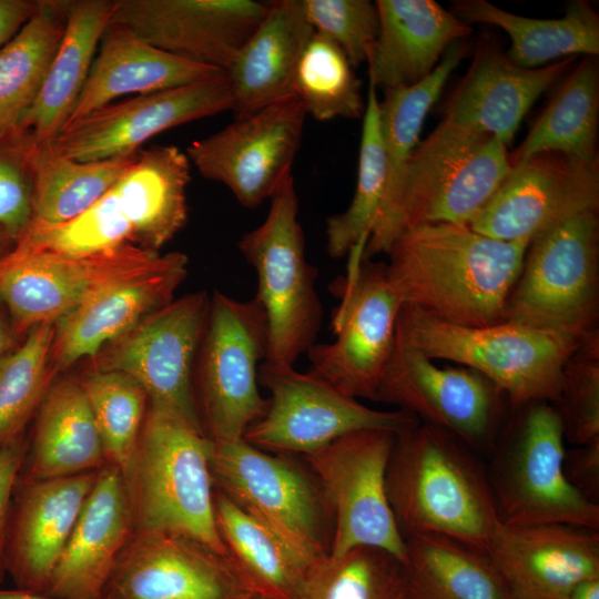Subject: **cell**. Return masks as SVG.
I'll return each mask as SVG.
<instances>
[{"instance_id":"obj_33","label":"cell","mask_w":599,"mask_h":599,"mask_svg":"<svg viewBox=\"0 0 599 599\" xmlns=\"http://www.w3.org/2000/svg\"><path fill=\"white\" fill-rule=\"evenodd\" d=\"M108 465L90 405L79 380L50 386L35 424L29 480L98 471Z\"/></svg>"},{"instance_id":"obj_42","label":"cell","mask_w":599,"mask_h":599,"mask_svg":"<svg viewBox=\"0 0 599 599\" xmlns=\"http://www.w3.org/2000/svg\"><path fill=\"white\" fill-rule=\"evenodd\" d=\"M292 93L318 121L363 118L361 81L343 50L314 31L295 69Z\"/></svg>"},{"instance_id":"obj_36","label":"cell","mask_w":599,"mask_h":599,"mask_svg":"<svg viewBox=\"0 0 599 599\" xmlns=\"http://www.w3.org/2000/svg\"><path fill=\"white\" fill-rule=\"evenodd\" d=\"M404 539L410 599H512L486 552L438 534Z\"/></svg>"},{"instance_id":"obj_5","label":"cell","mask_w":599,"mask_h":599,"mask_svg":"<svg viewBox=\"0 0 599 599\" xmlns=\"http://www.w3.org/2000/svg\"><path fill=\"white\" fill-rule=\"evenodd\" d=\"M397 332L428 358L478 372L506 396L509 408L558 399L565 364L579 345L570 337L510 322L463 326L403 305Z\"/></svg>"},{"instance_id":"obj_3","label":"cell","mask_w":599,"mask_h":599,"mask_svg":"<svg viewBox=\"0 0 599 599\" xmlns=\"http://www.w3.org/2000/svg\"><path fill=\"white\" fill-rule=\"evenodd\" d=\"M190 167L186 153L175 145L139 151L87 211L58 225L28 227L11 252L87 255L125 245L159 252L186 223Z\"/></svg>"},{"instance_id":"obj_32","label":"cell","mask_w":599,"mask_h":599,"mask_svg":"<svg viewBox=\"0 0 599 599\" xmlns=\"http://www.w3.org/2000/svg\"><path fill=\"white\" fill-rule=\"evenodd\" d=\"M112 11L113 0H69L61 42L35 101L20 123L39 144L50 143L69 122Z\"/></svg>"},{"instance_id":"obj_2","label":"cell","mask_w":599,"mask_h":599,"mask_svg":"<svg viewBox=\"0 0 599 599\" xmlns=\"http://www.w3.org/2000/svg\"><path fill=\"white\" fill-rule=\"evenodd\" d=\"M386 493L404 538L438 534L487 552L499 522L487 469L449 434L422 422L398 434Z\"/></svg>"},{"instance_id":"obj_22","label":"cell","mask_w":599,"mask_h":599,"mask_svg":"<svg viewBox=\"0 0 599 599\" xmlns=\"http://www.w3.org/2000/svg\"><path fill=\"white\" fill-rule=\"evenodd\" d=\"M268 7L255 0H113L110 23L158 49L225 71Z\"/></svg>"},{"instance_id":"obj_10","label":"cell","mask_w":599,"mask_h":599,"mask_svg":"<svg viewBox=\"0 0 599 599\" xmlns=\"http://www.w3.org/2000/svg\"><path fill=\"white\" fill-rule=\"evenodd\" d=\"M267 344L266 317L255 297L238 301L214 292L195 389L203 430L212 441L238 440L263 416L267 399L258 389V369Z\"/></svg>"},{"instance_id":"obj_41","label":"cell","mask_w":599,"mask_h":599,"mask_svg":"<svg viewBox=\"0 0 599 599\" xmlns=\"http://www.w3.org/2000/svg\"><path fill=\"white\" fill-rule=\"evenodd\" d=\"M292 599H410L404 562L375 547L328 554L309 569Z\"/></svg>"},{"instance_id":"obj_19","label":"cell","mask_w":599,"mask_h":599,"mask_svg":"<svg viewBox=\"0 0 599 599\" xmlns=\"http://www.w3.org/2000/svg\"><path fill=\"white\" fill-rule=\"evenodd\" d=\"M225 72L169 89L111 102L68 123L48 144L58 155L100 161L135 154L154 135L177 125L232 111Z\"/></svg>"},{"instance_id":"obj_1","label":"cell","mask_w":599,"mask_h":599,"mask_svg":"<svg viewBox=\"0 0 599 599\" xmlns=\"http://www.w3.org/2000/svg\"><path fill=\"white\" fill-rule=\"evenodd\" d=\"M529 242H505L455 223L403 231L387 252V278L403 305L463 326L505 321Z\"/></svg>"},{"instance_id":"obj_18","label":"cell","mask_w":599,"mask_h":599,"mask_svg":"<svg viewBox=\"0 0 599 599\" xmlns=\"http://www.w3.org/2000/svg\"><path fill=\"white\" fill-rule=\"evenodd\" d=\"M306 115L290 94L193 141L185 153L203 177L224 184L242 206L254 209L292 173Z\"/></svg>"},{"instance_id":"obj_12","label":"cell","mask_w":599,"mask_h":599,"mask_svg":"<svg viewBox=\"0 0 599 599\" xmlns=\"http://www.w3.org/2000/svg\"><path fill=\"white\" fill-rule=\"evenodd\" d=\"M397 435L358 430L304 455L333 516L329 556L375 547L404 562L405 539L386 493V469Z\"/></svg>"},{"instance_id":"obj_21","label":"cell","mask_w":599,"mask_h":599,"mask_svg":"<svg viewBox=\"0 0 599 599\" xmlns=\"http://www.w3.org/2000/svg\"><path fill=\"white\" fill-rule=\"evenodd\" d=\"M229 557L190 538L133 534L120 554L102 599H252Z\"/></svg>"},{"instance_id":"obj_55","label":"cell","mask_w":599,"mask_h":599,"mask_svg":"<svg viewBox=\"0 0 599 599\" xmlns=\"http://www.w3.org/2000/svg\"><path fill=\"white\" fill-rule=\"evenodd\" d=\"M252 599H264V598L256 596V597H254Z\"/></svg>"},{"instance_id":"obj_16","label":"cell","mask_w":599,"mask_h":599,"mask_svg":"<svg viewBox=\"0 0 599 599\" xmlns=\"http://www.w3.org/2000/svg\"><path fill=\"white\" fill-rule=\"evenodd\" d=\"M209 305L210 298L204 292L171 301L106 345L93 357V370L128 375L144 389L149 405L170 412L203 430L193 365Z\"/></svg>"},{"instance_id":"obj_48","label":"cell","mask_w":599,"mask_h":599,"mask_svg":"<svg viewBox=\"0 0 599 599\" xmlns=\"http://www.w3.org/2000/svg\"><path fill=\"white\" fill-rule=\"evenodd\" d=\"M562 471L585 499L599 505V440L566 449Z\"/></svg>"},{"instance_id":"obj_54","label":"cell","mask_w":599,"mask_h":599,"mask_svg":"<svg viewBox=\"0 0 599 599\" xmlns=\"http://www.w3.org/2000/svg\"><path fill=\"white\" fill-rule=\"evenodd\" d=\"M9 335L0 318V361L8 354Z\"/></svg>"},{"instance_id":"obj_53","label":"cell","mask_w":599,"mask_h":599,"mask_svg":"<svg viewBox=\"0 0 599 599\" xmlns=\"http://www.w3.org/2000/svg\"><path fill=\"white\" fill-rule=\"evenodd\" d=\"M14 246V240L7 232L0 230V256L9 253Z\"/></svg>"},{"instance_id":"obj_34","label":"cell","mask_w":599,"mask_h":599,"mask_svg":"<svg viewBox=\"0 0 599 599\" xmlns=\"http://www.w3.org/2000/svg\"><path fill=\"white\" fill-rule=\"evenodd\" d=\"M214 510L229 558L254 593L292 599L318 559L300 551L216 488Z\"/></svg>"},{"instance_id":"obj_27","label":"cell","mask_w":599,"mask_h":599,"mask_svg":"<svg viewBox=\"0 0 599 599\" xmlns=\"http://www.w3.org/2000/svg\"><path fill=\"white\" fill-rule=\"evenodd\" d=\"M98 471L29 480L7 550V569L19 588L45 592Z\"/></svg>"},{"instance_id":"obj_45","label":"cell","mask_w":599,"mask_h":599,"mask_svg":"<svg viewBox=\"0 0 599 599\" xmlns=\"http://www.w3.org/2000/svg\"><path fill=\"white\" fill-rule=\"evenodd\" d=\"M565 441L582 446L599 440V331L580 342L565 364L558 399Z\"/></svg>"},{"instance_id":"obj_24","label":"cell","mask_w":599,"mask_h":599,"mask_svg":"<svg viewBox=\"0 0 599 599\" xmlns=\"http://www.w3.org/2000/svg\"><path fill=\"white\" fill-rule=\"evenodd\" d=\"M132 536L123 475L108 464L98 471L45 593L59 599H102L116 560Z\"/></svg>"},{"instance_id":"obj_25","label":"cell","mask_w":599,"mask_h":599,"mask_svg":"<svg viewBox=\"0 0 599 599\" xmlns=\"http://www.w3.org/2000/svg\"><path fill=\"white\" fill-rule=\"evenodd\" d=\"M187 273L180 253L167 266L110 286L54 323L50 366L55 375L82 358H93L140 321L173 301Z\"/></svg>"},{"instance_id":"obj_13","label":"cell","mask_w":599,"mask_h":599,"mask_svg":"<svg viewBox=\"0 0 599 599\" xmlns=\"http://www.w3.org/2000/svg\"><path fill=\"white\" fill-rule=\"evenodd\" d=\"M258 383L270 393L267 407L243 438L275 454L306 455L354 432L383 429L400 434L419 423L403 409L365 406L315 374L297 372L293 366L264 361Z\"/></svg>"},{"instance_id":"obj_29","label":"cell","mask_w":599,"mask_h":599,"mask_svg":"<svg viewBox=\"0 0 599 599\" xmlns=\"http://www.w3.org/2000/svg\"><path fill=\"white\" fill-rule=\"evenodd\" d=\"M468 48L469 44L463 40L453 43L424 80L410 87L384 91L378 105L386 159V189L364 251V260L387 254L402 232L399 211L407 163L419 143L428 111Z\"/></svg>"},{"instance_id":"obj_17","label":"cell","mask_w":599,"mask_h":599,"mask_svg":"<svg viewBox=\"0 0 599 599\" xmlns=\"http://www.w3.org/2000/svg\"><path fill=\"white\" fill-rule=\"evenodd\" d=\"M333 291L339 298L332 317L334 341L308 348L309 372L349 397L375 400L403 303L385 264L369 260L353 276L336 280Z\"/></svg>"},{"instance_id":"obj_20","label":"cell","mask_w":599,"mask_h":599,"mask_svg":"<svg viewBox=\"0 0 599 599\" xmlns=\"http://www.w3.org/2000/svg\"><path fill=\"white\" fill-rule=\"evenodd\" d=\"M598 207V162L546 152L514 165L469 226L499 241L530 244L575 215Z\"/></svg>"},{"instance_id":"obj_35","label":"cell","mask_w":599,"mask_h":599,"mask_svg":"<svg viewBox=\"0 0 599 599\" xmlns=\"http://www.w3.org/2000/svg\"><path fill=\"white\" fill-rule=\"evenodd\" d=\"M453 13L466 23L481 22L506 31L511 47L506 54L516 67L536 69L559 58L599 53V16L587 1L569 4L560 19L518 16L485 0H461Z\"/></svg>"},{"instance_id":"obj_37","label":"cell","mask_w":599,"mask_h":599,"mask_svg":"<svg viewBox=\"0 0 599 599\" xmlns=\"http://www.w3.org/2000/svg\"><path fill=\"white\" fill-rule=\"evenodd\" d=\"M599 69L596 57H585L511 154V166L554 152L586 163L598 162Z\"/></svg>"},{"instance_id":"obj_50","label":"cell","mask_w":599,"mask_h":599,"mask_svg":"<svg viewBox=\"0 0 599 599\" xmlns=\"http://www.w3.org/2000/svg\"><path fill=\"white\" fill-rule=\"evenodd\" d=\"M39 3L40 0H0V49L32 17Z\"/></svg>"},{"instance_id":"obj_31","label":"cell","mask_w":599,"mask_h":599,"mask_svg":"<svg viewBox=\"0 0 599 599\" xmlns=\"http://www.w3.org/2000/svg\"><path fill=\"white\" fill-rule=\"evenodd\" d=\"M222 72L158 49L125 28L109 23L68 123L125 94L169 90Z\"/></svg>"},{"instance_id":"obj_28","label":"cell","mask_w":599,"mask_h":599,"mask_svg":"<svg viewBox=\"0 0 599 599\" xmlns=\"http://www.w3.org/2000/svg\"><path fill=\"white\" fill-rule=\"evenodd\" d=\"M375 4L379 31L367 64L369 83L376 90L420 82L453 43L473 32L434 0H377Z\"/></svg>"},{"instance_id":"obj_38","label":"cell","mask_w":599,"mask_h":599,"mask_svg":"<svg viewBox=\"0 0 599 599\" xmlns=\"http://www.w3.org/2000/svg\"><path fill=\"white\" fill-rule=\"evenodd\" d=\"M69 0H40L37 11L0 49V133L20 126L61 42Z\"/></svg>"},{"instance_id":"obj_8","label":"cell","mask_w":599,"mask_h":599,"mask_svg":"<svg viewBox=\"0 0 599 599\" xmlns=\"http://www.w3.org/2000/svg\"><path fill=\"white\" fill-rule=\"evenodd\" d=\"M599 220L588 211L528 246L505 321L580 342L598 329Z\"/></svg>"},{"instance_id":"obj_52","label":"cell","mask_w":599,"mask_h":599,"mask_svg":"<svg viewBox=\"0 0 599 599\" xmlns=\"http://www.w3.org/2000/svg\"><path fill=\"white\" fill-rule=\"evenodd\" d=\"M0 599H59L45 592L34 591L30 589H0Z\"/></svg>"},{"instance_id":"obj_44","label":"cell","mask_w":599,"mask_h":599,"mask_svg":"<svg viewBox=\"0 0 599 599\" xmlns=\"http://www.w3.org/2000/svg\"><path fill=\"white\" fill-rule=\"evenodd\" d=\"M90 405L108 464L124 471L141 435L149 399L120 372L92 370L79 380Z\"/></svg>"},{"instance_id":"obj_7","label":"cell","mask_w":599,"mask_h":599,"mask_svg":"<svg viewBox=\"0 0 599 599\" xmlns=\"http://www.w3.org/2000/svg\"><path fill=\"white\" fill-rule=\"evenodd\" d=\"M270 200L264 222L246 232L237 247L257 274L255 298L265 314L268 331L265 361L294 366L315 344L322 322V305L315 288L317 271L305 256L292 173Z\"/></svg>"},{"instance_id":"obj_30","label":"cell","mask_w":599,"mask_h":599,"mask_svg":"<svg viewBox=\"0 0 599 599\" xmlns=\"http://www.w3.org/2000/svg\"><path fill=\"white\" fill-rule=\"evenodd\" d=\"M314 29L303 0H276L224 71L235 118L292 93L296 65Z\"/></svg>"},{"instance_id":"obj_23","label":"cell","mask_w":599,"mask_h":599,"mask_svg":"<svg viewBox=\"0 0 599 599\" xmlns=\"http://www.w3.org/2000/svg\"><path fill=\"white\" fill-rule=\"evenodd\" d=\"M486 554L512 599H566L599 578V531L580 526L498 522Z\"/></svg>"},{"instance_id":"obj_14","label":"cell","mask_w":599,"mask_h":599,"mask_svg":"<svg viewBox=\"0 0 599 599\" xmlns=\"http://www.w3.org/2000/svg\"><path fill=\"white\" fill-rule=\"evenodd\" d=\"M179 254L135 245L87 255L10 251L0 256V300L16 329L30 331L55 323L110 286L167 266Z\"/></svg>"},{"instance_id":"obj_4","label":"cell","mask_w":599,"mask_h":599,"mask_svg":"<svg viewBox=\"0 0 599 599\" xmlns=\"http://www.w3.org/2000/svg\"><path fill=\"white\" fill-rule=\"evenodd\" d=\"M212 449L203 430L148 406L135 451L121 471L133 534L179 535L229 557L215 519Z\"/></svg>"},{"instance_id":"obj_49","label":"cell","mask_w":599,"mask_h":599,"mask_svg":"<svg viewBox=\"0 0 599 599\" xmlns=\"http://www.w3.org/2000/svg\"><path fill=\"white\" fill-rule=\"evenodd\" d=\"M21 438L0 450V579L7 569L10 504L13 487L23 463Z\"/></svg>"},{"instance_id":"obj_47","label":"cell","mask_w":599,"mask_h":599,"mask_svg":"<svg viewBox=\"0 0 599 599\" xmlns=\"http://www.w3.org/2000/svg\"><path fill=\"white\" fill-rule=\"evenodd\" d=\"M314 31L336 43L353 68L368 62L379 31L375 2L369 0H303Z\"/></svg>"},{"instance_id":"obj_39","label":"cell","mask_w":599,"mask_h":599,"mask_svg":"<svg viewBox=\"0 0 599 599\" xmlns=\"http://www.w3.org/2000/svg\"><path fill=\"white\" fill-rule=\"evenodd\" d=\"M138 153L81 162L58 155L47 145L39 144L33 213L28 227L58 225L82 214L122 177Z\"/></svg>"},{"instance_id":"obj_9","label":"cell","mask_w":599,"mask_h":599,"mask_svg":"<svg viewBox=\"0 0 599 599\" xmlns=\"http://www.w3.org/2000/svg\"><path fill=\"white\" fill-rule=\"evenodd\" d=\"M511 167L507 146L496 136L443 119L407 163L402 232L430 223L469 225Z\"/></svg>"},{"instance_id":"obj_51","label":"cell","mask_w":599,"mask_h":599,"mask_svg":"<svg viewBox=\"0 0 599 599\" xmlns=\"http://www.w3.org/2000/svg\"><path fill=\"white\" fill-rule=\"evenodd\" d=\"M566 599H599V578L579 581L572 587Z\"/></svg>"},{"instance_id":"obj_40","label":"cell","mask_w":599,"mask_h":599,"mask_svg":"<svg viewBox=\"0 0 599 599\" xmlns=\"http://www.w3.org/2000/svg\"><path fill=\"white\" fill-rule=\"evenodd\" d=\"M379 99L369 83L363 114L355 193L348 207L326 220V248L334 258L364 260V251L386 189V159L379 122Z\"/></svg>"},{"instance_id":"obj_43","label":"cell","mask_w":599,"mask_h":599,"mask_svg":"<svg viewBox=\"0 0 599 599\" xmlns=\"http://www.w3.org/2000/svg\"><path fill=\"white\" fill-rule=\"evenodd\" d=\"M53 337L54 323L37 325L18 349L0 361V450L21 438L50 388Z\"/></svg>"},{"instance_id":"obj_46","label":"cell","mask_w":599,"mask_h":599,"mask_svg":"<svg viewBox=\"0 0 599 599\" xmlns=\"http://www.w3.org/2000/svg\"><path fill=\"white\" fill-rule=\"evenodd\" d=\"M38 145L21 126L0 133V230L14 243L32 220Z\"/></svg>"},{"instance_id":"obj_26","label":"cell","mask_w":599,"mask_h":599,"mask_svg":"<svg viewBox=\"0 0 599 599\" xmlns=\"http://www.w3.org/2000/svg\"><path fill=\"white\" fill-rule=\"evenodd\" d=\"M573 61L575 57H568L550 65L522 69L487 43L477 49L470 68L444 106L443 119L489 133L508 148L535 101Z\"/></svg>"},{"instance_id":"obj_6","label":"cell","mask_w":599,"mask_h":599,"mask_svg":"<svg viewBox=\"0 0 599 599\" xmlns=\"http://www.w3.org/2000/svg\"><path fill=\"white\" fill-rule=\"evenodd\" d=\"M565 450L552 403L536 400L510 408L487 469L499 522H557L599 531V505L585 499L564 475Z\"/></svg>"},{"instance_id":"obj_11","label":"cell","mask_w":599,"mask_h":599,"mask_svg":"<svg viewBox=\"0 0 599 599\" xmlns=\"http://www.w3.org/2000/svg\"><path fill=\"white\" fill-rule=\"evenodd\" d=\"M214 486L309 558L329 552L334 521L317 479L285 454L213 441Z\"/></svg>"},{"instance_id":"obj_15","label":"cell","mask_w":599,"mask_h":599,"mask_svg":"<svg viewBox=\"0 0 599 599\" xmlns=\"http://www.w3.org/2000/svg\"><path fill=\"white\" fill-rule=\"evenodd\" d=\"M375 400L397 405L476 454H490L507 419L508 400L489 379L464 366H437L397 329Z\"/></svg>"}]
</instances>
